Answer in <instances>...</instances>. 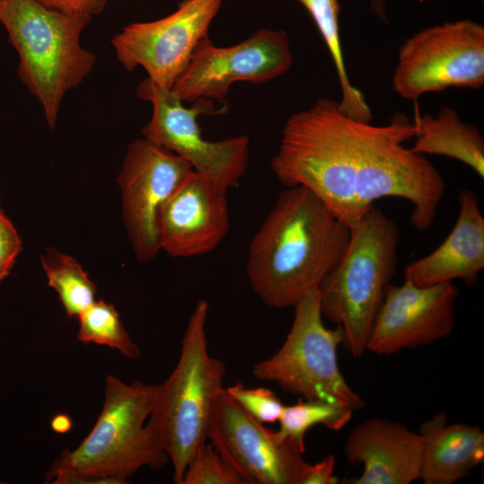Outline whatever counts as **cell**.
I'll list each match as a JSON object with an SVG mask.
<instances>
[{
	"label": "cell",
	"instance_id": "obj_1",
	"mask_svg": "<svg viewBox=\"0 0 484 484\" xmlns=\"http://www.w3.org/2000/svg\"><path fill=\"white\" fill-rule=\"evenodd\" d=\"M350 236V227L315 194L286 187L248 247L246 271L254 293L270 307H292L318 289Z\"/></svg>",
	"mask_w": 484,
	"mask_h": 484
},
{
	"label": "cell",
	"instance_id": "obj_2",
	"mask_svg": "<svg viewBox=\"0 0 484 484\" xmlns=\"http://www.w3.org/2000/svg\"><path fill=\"white\" fill-rule=\"evenodd\" d=\"M157 387L108 375L95 425L76 448L61 452L45 483L125 484L141 468L166 466L169 458L151 417Z\"/></svg>",
	"mask_w": 484,
	"mask_h": 484
},
{
	"label": "cell",
	"instance_id": "obj_3",
	"mask_svg": "<svg viewBox=\"0 0 484 484\" xmlns=\"http://www.w3.org/2000/svg\"><path fill=\"white\" fill-rule=\"evenodd\" d=\"M369 123L320 98L290 117L271 167L285 187L304 186L350 229L365 215L355 195L358 159Z\"/></svg>",
	"mask_w": 484,
	"mask_h": 484
},
{
	"label": "cell",
	"instance_id": "obj_4",
	"mask_svg": "<svg viewBox=\"0 0 484 484\" xmlns=\"http://www.w3.org/2000/svg\"><path fill=\"white\" fill-rule=\"evenodd\" d=\"M400 235L396 223L373 206L350 228L347 247L318 287L323 317L342 333L354 357L367 351L372 327L395 273Z\"/></svg>",
	"mask_w": 484,
	"mask_h": 484
},
{
	"label": "cell",
	"instance_id": "obj_5",
	"mask_svg": "<svg viewBox=\"0 0 484 484\" xmlns=\"http://www.w3.org/2000/svg\"><path fill=\"white\" fill-rule=\"evenodd\" d=\"M91 17L50 9L37 0H0V23L18 53V74L54 128L65 93L91 72L96 56L80 43Z\"/></svg>",
	"mask_w": 484,
	"mask_h": 484
},
{
	"label": "cell",
	"instance_id": "obj_6",
	"mask_svg": "<svg viewBox=\"0 0 484 484\" xmlns=\"http://www.w3.org/2000/svg\"><path fill=\"white\" fill-rule=\"evenodd\" d=\"M209 304L199 300L191 313L171 375L158 385L151 417L172 463L173 480L180 484L196 451L207 442L217 397L223 387L224 363L208 350Z\"/></svg>",
	"mask_w": 484,
	"mask_h": 484
},
{
	"label": "cell",
	"instance_id": "obj_7",
	"mask_svg": "<svg viewBox=\"0 0 484 484\" xmlns=\"http://www.w3.org/2000/svg\"><path fill=\"white\" fill-rule=\"evenodd\" d=\"M357 162L355 195L365 214L383 197H400L412 203L411 223L418 230L428 229L445 189L438 169L424 154L402 143L416 136V128L403 113L387 125H368Z\"/></svg>",
	"mask_w": 484,
	"mask_h": 484
},
{
	"label": "cell",
	"instance_id": "obj_8",
	"mask_svg": "<svg viewBox=\"0 0 484 484\" xmlns=\"http://www.w3.org/2000/svg\"><path fill=\"white\" fill-rule=\"evenodd\" d=\"M292 307L294 319L285 341L273 355L254 366V376L276 383L282 391L303 399L362 409L365 401L348 385L339 367L341 330L327 328L323 323L318 290L306 293Z\"/></svg>",
	"mask_w": 484,
	"mask_h": 484
},
{
	"label": "cell",
	"instance_id": "obj_9",
	"mask_svg": "<svg viewBox=\"0 0 484 484\" xmlns=\"http://www.w3.org/2000/svg\"><path fill=\"white\" fill-rule=\"evenodd\" d=\"M405 99L449 87L479 90L484 84V26L463 19L428 27L406 39L393 74Z\"/></svg>",
	"mask_w": 484,
	"mask_h": 484
},
{
	"label": "cell",
	"instance_id": "obj_10",
	"mask_svg": "<svg viewBox=\"0 0 484 484\" xmlns=\"http://www.w3.org/2000/svg\"><path fill=\"white\" fill-rule=\"evenodd\" d=\"M137 95L152 105V116L142 132L150 142L185 159L195 172L229 189L246 173L249 139L240 135L212 142L202 135L197 117L213 108L207 99L186 108L171 90L159 87L149 78L139 84Z\"/></svg>",
	"mask_w": 484,
	"mask_h": 484
},
{
	"label": "cell",
	"instance_id": "obj_11",
	"mask_svg": "<svg viewBox=\"0 0 484 484\" xmlns=\"http://www.w3.org/2000/svg\"><path fill=\"white\" fill-rule=\"evenodd\" d=\"M293 57L286 31L262 29L246 40L220 48L200 39L171 91L183 102L222 101L236 82L262 83L285 73Z\"/></svg>",
	"mask_w": 484,
	"mask_h": 484
},
{
	"label": "cell",
	"instance_id": "obj_12",
	"mask_svg": "<svg viewBox=\"0 0 484 484\" xmlns=\"http://www.w3.org/2000/svg\"><path fill=\"white\" fill-rule=\"evenodd\" d=\"M207 440L245 484H301L308 465L290 440L252 418L225 388L217 397Z\"/></svg>",
	"mask_w": 484,
	"mask_h": 484
},
{
	"label": "cell",
	"instance_id": "obj_13",
	"mask_svg": "<svg viewBox=\"0 0 484 484\" xmlns=\"http://www.w3.org/2000/svg\"><path fill=\"white\" fill-rule=\"evenodd\" d=\"M222 0H185L171 14L134 22L111 40L127 71L142 66L152 82L170 90L186 70L192 53L218 13Z\"/></svg>",
	"mask_w": 484,
	"mask_h": 484
},
{
	"label": "cell",
	"instance_id": "obj_14",
	"mask_svg": "<svg viewBox=\"0 0 484 484\" xmlns=\"http://www.w3.org/2000/svg\"><path fill=\"white\" fill-rule=\"evenodd\" d=\"M193 170L185 159L144 137L129 144L117 184L123 220L140 263H150L160 250L161 208Z\"/></svg>",
	"mask_w": 484,
	"mask_h": 484
},
{
	"label": "cell",
	"instance_id": "obj_15",
	"mask_svg": "<svg viewBox=\"0 0 484 484\" xmlns=\"http://www.w3.org/2000/svg\"><path fill=\"white\" fill-rule=\"evenodd\" d=\"M457 297L453 281L424 287L408 279L401 285L390 283L367 351L387 356L446 338L454 331Z\"/></svg>",
	"mask_w": 484,
	"mask_h": 484
},
{
	"label": "cell",
	"instance_id": "obj_16",
	"mask_svg": "<svg viewBox=\"0 0 484 484\" xmlns=\"http://www.w3.org/2000/svg\"><path fill=\"white\" fill-rule=\"evenodd\" d=\"M228 191L193 170L161 208L160 250L173 257L200 256L215 250L229 229Z\"/></svg>",
	"mask_w": 484,
	"mask_h": 484
},
{
	"label": "cell",
	"instance_id": "obj_17",
	"mask_svg": "<svg viewBox=\"0 0 484 484\" xmlns=\"http://www.w3.org/2000/svg\"><path fill=\"white\" fill-rule=\"evenodd\" d=\"M343 454L350 462L363 466L349 484H411L420 477L422 439L404 424L372 418L347 436Z\"/></svg>",
	"mask_w": 484,
	"mask_h": 484
},
{
	"label": "cell",
	"instance_id": "obj_18",
	"mask_svg": "<svg viewBox=\"0 0 484 484\" xmlns=\"http://www.w3.org/2000/svg\"><path fill=\"white\" fill-rule=\"evenodd\" d=\"M456 222L445 239L430 254L411 264L405 279L417 286L462 280L471 284L484 267V218L477 194L469 189L458 194Z\"/></svg>",
	"mask_w": 484,
	"mask_h": 484
},
{
	"label": "cell",
	"instance_id": "obj_19",
	"mask_svg": "<svg viewBox=\"0 0 484 484\" xmlns=\"http://www.w3.org/2000/svg\"><path fill=\"white\" fill-rule=\"evenodd\" d=\"M422 439L419 479L425 484H453L484 460V433L472 425L447 421L437 412L419 429Z\"/></svg>",
	"mask_w": 484,
	"mask_h": 484
},
{
	"label": "cell",
	"instance_id": "obj_20",
	"mask_svg": "<svg viewBox=\"0 0 484 484\" xmlns=\"http://www.w3.org/2000/svg\"><path fill=\"white\" fill-rule=\"evenodd\" d=\"M416 136L411 150L420 154H436L462 162L484 177V140L480 129L463 122L455 109L445 107L435 117L417 113Z\"/></svg>",
	"mask_w": 484,
	"mask_h": 484
},
{
	"label": "cell",
	"instance_id": "obj_21",
	"mask_svg": "<svg viewBox=\"0 0 484 484\" xmlns=\"http://www.w3.org/2000/svg\"><path fill=\"white\" fill-rule=\"evenodd\" d=\"M309 13L333 61L341 89L339 102L343 112L357 120L370 123L373 115L362 92L350 82L341 49L339 0H296Z\"/></svg>",
	"mask_w": 484,
	"mask_h": 484
},
{
	"label": "cell",
	"instance_id": "obj_22",
	"mask_svg": "<svg viewBox=\"0 0 484 484\" xmlns=\"http://www.w3.org/2000/svg\"><path fill=\"white\" fill-rule=\"evenodd\" d=\"M40 259L48 284L57 293L68 317L78 316L95 301L96 284L74 258L48 247Z\"/></svg>",
	"mask_w": 484,
	"mask_h": 484
},
{
	"label": "cell",
	"instance_id": "obj_23",
	"mask_svg": "<svg viewBox=\"0 0 484 484\" xmlns=\"http://www.w3.org/2000/svg\"><path fill=\"white\" fill-rule=\"evenodd\" d=\"M353 410L333 402L298 397L295 404L284 406L277 434L290 440L303 454L305 436L313 426L324 425L332 430L341 429L351 419Z\"/></svg>",
	"mask_w": 484,
	"mask_h": 484
},
{
	"label": "cell",
	"instance_id": "obj_24",
	"mask_svg": "<svg viewBox=\"0 0 484 484\" xmlns=\"http://www.w3.org/2000/svg\"><path fill=\"white\" fill-rule=\"evenodd\" d=\"M77 340L82 343L106 345L131 359L141 356L139 347L124 327L115 306L105 300H95L77 316Z\"/></svg>",
	"mask_w": 484,
	"mask_h": 484
},
{
	"label": "cell",
	"instance_id": "obj_25",
	"mask_svg": "<svg viewBox=\"0 0 484 484\" xmlns=\"http://www.w3.org/2000/svg\"><path fill=\"white\" fill-rule=\"evenodd\" d=\"M180 484H245V482L207 441L190 460Z\"/></svg>",
	"mask_w": 484,
	"mask_h": 484
},
{
	"label": "cell",
	"instance_id": "obj_26",
	"mask_svg": "<svg viewBox=\"0 0 484 484\" xmlns=\"http://www.w3.org/2000/svg\"><path fill=\"white\" fill-rule=\"evenodd\" d=\"M227 393L258 422L275 423L282 413L284 405L271 389L265 387H246L238 382L226 387Z\"/></svg>",
	"mask_w": 484,
	"mask_h": 484
},
{
	"label": "cell",
	"instance_id": "obj_27",
	"mask_svg": "<svg viewBox=\"0 0 484 484\" xmlns=\"http://www.w3.org/2000/svg\"><path fill=\"white\" fill-rule=\"evenodd\" d=\"M22 249V241L18 231L0 210V281L10 274Z\"/></svg>",
	"mask_w": 484,
	"mask_h": 484
},
{
	"label": "cell",
	"instance_id": "obj_28",
	"mask_svg": "<svg viewBox=\"0 0 484 484\" xmlns=\"http://www.w3.org/2000/svg\"><path fill=\"white\" fill-rule=\"evenodd\" d=\"M43 5L65 13L81 14L92 18L100 13L107 0H37Z\"/></svg>",
	"mask_w": 484,
	"mask_h": 484
},
{
	"label": "cell",
	"instance_id": "obj_29",
	"mask_svg": "<svg viewBox=\"0 0 484 484\" xmlns=\"http://www.w3.org/2000/svg\"><path fill=\"white\" fill-rule=\"evenodd\" d=\"M334 457L327 455L314 464L307 465L301 484H336L334 476Z\"/></svg>",
	"mask_w": 484,
	"mask_h": 484
},
{
	"label": "cell",
	"instance_id": "obj_30",
	"mask_svg": "<svg viewBox=\"0 0 484 484\" xmlns=\"http://www.w3.org/2000/svg\"><path fill=\"white\" fill-rule=\"evenodd\" d=\"M50 426L55 432L65 434L72 428L73 421L69 415L61 413L52 418Z\"/></svg>",
	"mask_w": 484,
	"mask_h": 484
},
{
	"label": "cell",
	"instance_id": "obj_31",
	"mask_svg": "<svg viewBox=\"0 0 484 484\" xmlns=\"http://www.w3.org/2000/svg\"><path fill=\"white\" fill-rule=\"evenodd\" d=\"M372 13L384 23H388L386 0H369Z\"/></svg>",
	"mask_w": 484,
	"mask_h": 484
}]
</instances>
